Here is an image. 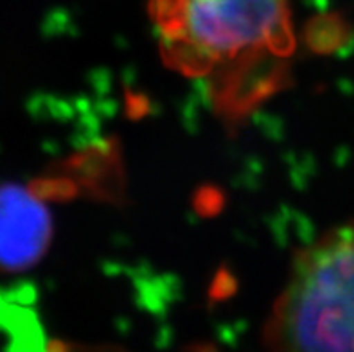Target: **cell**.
<instances>
[{
  "label": "cell",
  "mask_w": 354,
  "mask_h": 352,
  "mask_svg": "<svg viewBox=\"0 0 354 352\" xmlns=\"http://www.w3.org/2000/svg\"><path fill=\"white\" fill-rule=\"evenodd\" d=\"M162 58L212 83L229 110H243V83L293 53L290 0H151Z\"/></svg>",
  "instance_id": "cell-1"
},
{
  "label": "cell",
  "mask_w": 354,
  "mask_h": 352,
  "mask_svg": "<svg viewBox=\"0 0 354 352\" xmlns=\"http://www.w3.org/2000/svg\"><path fill=\"white\" fill-rule=\"evenodd\" d=\"M265 342L277 351H354V223L295 255Z\"/></svg>",
  "instance_id": "cell-2"
},
{
  "label": "cell",
  "mask_w": 354,
  "mask_h": 352,
  "mask_svg": "<svg viewBox=\"0 0 354 352\" xmlns=\"http://www.w3.org/2000/svg\"><path fill=\"white\" fill-rule=\"evenodd\" d=\"M53 241V216L40 194L18 183L0 185V270L26 272Z\"/></svg>",
  "instance_id": "cell-3"
}]
</instances>
